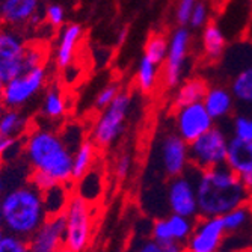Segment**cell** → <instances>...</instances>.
Returning a JSON list of instances; mask_svg holds the SVG:
<instances>
[{"instance_id": "49", "label": "cell", "mask_w": 252, "mask_h": 252, "mask_svg": "<svg viewBox=\"0 0 252 252\" xmlns=\"http://www.w3.org/2000/svg\"><path fill=\"white\" fill-rule=\"evenodd\" d=\"M219 252H220V251H219ZM222 252H228V251H222Z\"/></svg>"}, {"instance_id": "1", "label": "cell", "mask_w": 252, "mask_h": 252, "mask_svg": "<svg viewBox=\"0 0 252 252\" xmlns=\"http://www.w3.org/2000/svg\"><path fill=\"white\" fill-rule=\"evenodd\" d=\"M21 142L29 172L49 177L55 185H71L73 150L65 144L58 127L32 124Z\"/></svg>"}, {"instance_id": "28", "label": "cell", "mask_w": 252, "mask_h": 252, "mask_svg": "<svg viewBox=\"0 0 252 252\" xmlns=\"http://www.w3.org/2000/svg\"><path fill=\"white\" fill-rule=\"evenodd\" d=\"M101 189H103L101 175L97 169L93 168L83 177L76 180V193L74 195L93 204L101 195Z\"/></svg>"}, {"instance_id": "18", "label": "cell", "mask_w": 252, "mask_h": 252, "mask_svg": "<svg viewBox=\"0 0 252 252\" xmlns=\"http://www.w3.org/2000/svg\"><path fill=\"white\" fill-rule=\"evenodd\" d=\"M68 112H70V101L68 95L63 93V89L58 83H50L44 89V95L39 107V117L42 124L55 126L62 123Z\"/></svg>"}, {"instance_id": "36", "label": "cell", "mask_w": 252, "mask_h": 252, "mask_svg": "<svg viewBox=\"0 0 252 252\" xmlns=\"http://www.w3.org/2000/svg\"><path fill=\"white\" fill-rule=\"evenodd\" d=\"M209 15H210L209 5L204 3V2H199V0H198L195 8H193V12L190 15L188 26H190L192 29H202L209 23Z\"/></svg>"}, {"instance_id": "17", "label": "cell", "mask_w": 252, "mask_h": 252, "mask_svg": "<svg viewBox=\"0 0 252 252\" xmlns=\"http://www.w3.org/2000/svg\"><path fill=\"white\" fill-rule=\"evenodd\" d=\"M195 219L171 213L166 218L154 220L151 226V239L157 243H165L169 240H177L186 243L193 231Z\"/></svg>"}, {"instance_id": "8", "label": "cell", "mask_w": 252, "mask_h": 252, "mask_svg": "<svg viewBox=\"0 0 252 252\" xmlns=\"http://www.w3.org/2000/svg\"><path fill=\"white\" fill-rule=\"evenodd\" d=\"M192 35L188 26H178L168 38V53L162 63V82L165 88L175 89L185 77Z\"/></svg>"}, {"instance_id": "44", "label": "cell", "mask_w": 252, "mask_h": 252, "mask_svg": "<svg viewBox=\"0 0 252 252\" xmlns=\"http://www.w3.org/2000/svg\"><path fill=\"white\" fill-rule=\"evenodd\" d=\"M59 252H74L73 249H70V248H66V246H63Z\"/></svg>"}, {"instance_id": "26", "label": "cell", "mask_w": 252, "mask_h": 252, "mask_svg": "<svg viewBox=\"0 0 252 252\" xmlns=\"http://www.w3.org/2000/svg\"><path fill=\"white\" fill-rule=\"evenodd\" d=\"M98 148L93 144V141L86 139L73 151V181L83 177L86 172H89L94 168L95 158H97Z\"/></svg>"}, {"instance_id": "16", "label": "cell", "mask_w": 252, "mask_h": 252, "mask_svg": "<svg viewBox=\"0 0 252 252\" xmlns=\"http://www.w3.org/2000/svg\"><path fill=\"white\" fill-rule=\"evenodd\" d=\"M83 38V28L79 23H65L56 31V41L53 49V63L56 70H66L74 62L76 52Z\"/></svg>"}, {"instance_id": "24", "label": "cell", "mask_w": 252, "mask_h": 252, "mask_svg": "<svg viewBox=\"0 0 252 252\" xmlns=\"http://www.w3.org/2000/svg\"><path fill=\"white\" fill-rule=\"evenodd\" d=\"M230 91L237 104L252 112V65L243 68L233 77Z\"/></svg>"}, {"instance_id": "37", "label": "cell", "mask_w": 252, "mask_h": 252, "mask_svg": "<svg viewBox=\"0 0 252 252\" xmlns=\"http://www.w3.org/2000/svg\"><path fill=\"white\" fill-rule=\"evenodd\" d=\"M198 0H178L175 8V21L178 26H188Z\"/></svg>"}, {"instance_id": "22", "label": "cell", "mask_w": 252, "mask_h": 252, "mask_svg": "<svg viewBox=\"0 0 252 252\" xmlns=\"http://www.w3.org/2000/svg\"><path fill=\"white\" fill-rule=\"evenodd\" d=\"M225 33L216 23H207L201 33V52L207 61H218L225 52Z\"/></svg>"}, {"instance_id": "3", "label": "cell", "mask_w": 252, "mask_h": 252, "mask_svg": "<svg viewBox=\"0 0 252 252\" xmlns=\"http://www.w3.org/2000/svg\"><path fill=\"white\" fill-rule=\"evenodd\" d=\"M45 219L42 192L29 180L0 195V223L6 233L29 239Z\"/></svg>"}, {"instance_id": "42", "label": "cell", "mask_w": 252, "mask_h": 252, "mask_svg": "<svg viewBox=\"0 0 252 252\" xmlns=\"http://www.w3.org/2000/svg\"><path fill=\"white\" fill-rule=\"evenodd\" d=\"M6 234V231H5V228L2 226V223H0V242H2V239H3V236Z\"/></svg>"}, {"instance_id": "12", "label": "cell", "mask_w": 252, "mask_h": 252, "mask_svg": "<svg viewBox=\"0 0 252 252\" xmlns=\"http://www.w3.org/2000/svg\"><path fill=\"white\" fill-rule=\"evenodd\" d=\"M166 201L171 213L190 219L198 218L195 181L188 172L169 178V185L166 188Z\"/></svg>"}, {"instance_id": "40", "label": "cell", "mask_w": 252, "mask_h": 252, "mask_svg": "<svg viewBox=\"0 0 252 252\" xmlns=\"http://www.w3.org/2000/svg\"><path fill=\"white\" fill-rule=\"evenodd\" d=\"M162 246V252H186L185 243L177 242V240H169L165 243H160Z\"/></svg>"}, {"instance_id": "2", "label": "cell", "mask_w": 252, "mask_h": 252, "mask_svg": "<svg viewBox=\"0 0 252 252\" xmlns=\"http://www.w3.org/2000/svg\"><path fill=\"white\" fill-rule=\"evenodd\" d=\"M195 190L199 218H222L249 201L240 177L226 165L198 171Z\"/></svg>"}, {"instance_id": "34", "label": "cell", "mask_w": 252, "mask_h": 252, "mask_svg": "<svg viewBox=\"0 0 252 252\" xmlns=\"http://www.w3.org/2000/svg\"><path fill=\"white\" fill-rule=\"evenodd\" d=\"M121 86L118 83H109L106 85L100 93L95 95V100H94V109L95 110H103L106 109L113 100H115V97L121 93Z\"/></svg>"}, {"instance_id": "20", "label": "cell", "mask_w": 252, "mask_h": 252, "mask_svg": "<svg viewBox=\"0 0 252 252\" xmlns=\"http://www.w3.org/2000/svg\"><path fill=\"white\" fill-rule=\"evenodd\" d=\"M225 165L239 177L252 171V141L231 137L228 141Z\"/></svg>"}, {"instance_id": "25", "label": "cell", "mask_w": 252, "mask_h": 252, "mask_svg": "<svg viewBox=\"0 0 252 252\" xmlns=\"http://www.w3.org/2000/svg\"><path fill=\"white\" fill-rule=\"evenodd\" d=\"M160 79H162V66L150 61L147 56H142L136 70V88L144 94H150L156 89Z\"/></svg>"}, {"instance_id": "14", "label": "cell", "mask_w": 252, "mask_h": 252, "mask_svg": "<svg viewBox=\"0 0 252 252\" xmlns=\"http://www.w3.org/2000/svg\"><path fill=\"white\" fill-rule=\"evenodd\" d=\"M225 236L222 218H199L185 243L186 252H219Z\"/></svg>"}, {"instance_id": "43", "label": "cell", "mask_w": 252, "mask_h": 252, "mask_svg": "<svg viewBox=\"0 0 252 252\" xmlns=\"http://www.w3.org/2000/svg\"><path fill=\"white\" fill-rule=\"evenodd\" d=\"M3 86H5V80L0 77V97H2V91H3Z\"/></svg>"}, {"instance_id": "46", "label": "cell", "mask_w": 252, "mask_h": 252, "mask_svg": "<svg viewBox=\"0 0 252 252\" xmlns=\"http://www.w3.org/2000/svg\"><path fill=\"white\" fill-rule=\"evenodd\" d=\"M248 204H249V207H251V210H252V195L249 196V201H248Z\"/></svg>"}, {"instance_id": "29", "label": "cell", "mask_w": 252, "mask_h": 252, "mask_svg": "<svg viewBox=\"0 0 252 252\" xmlns=\"http://www.w3.org/2000/svg\"><path fill=\"white\" fill-rule=\"evenodd\" d=\"M222 222L226 234H236L248 230L252 225V210L249 207V204L246 202L243 205H239V207L223 215Z\"/></svg>"}, {"instance_id": "21", "label": "cell", "mask_w": 252, "mask_h": 252, "mask_svg": "<svg viewBox=\"0 0 252 252\" xmlns=\"http://www.w3.org/2000/svg\"><path fill=\"white\" fill-rule=\"evenodd\" d=\"M32 127L25 109H5L0 115V134L9 139H23Z\"/></svg>"}, {"instance_id": "51", "label": "cell", "mask_w": 252, "mask_h": 252, "mask_svg": "<svg viewBox=\"0 0 252 252\" xmlns=\"http://www.w3.org/2000/svg\"><path fill=\"white\" fill-rule=\"evenodd\" d=\"M0 2H2V0H0Z\"/></svg>"}, {"instance_id": "41", "label": "cell", "mask_w": 252, "mask_h": 252, "mask_svg": "<svg viewBox=\"0 0 252 252\" xmlns=\"http://www.w3.org/2000/svg\"><path fill=\"white\" fill-rule=\"evenodd\" d=\"M240 181H242V185L245 188V190L249 193V196L252 195V171L248 172V174H243L240 175Z\"/></svg>"}, {"instance_id": "31", "label": "cell", "mask_w": 252, "mask_h": 252, "mask_svg": "<svg viewBox=\"0 0 252 252\" xmlns=\"http://www.w3.org/2000/svg\"><path fill=\"white\" fill-rule=\"evenodd\" d=\"M47 61H49L47 47L39 42L29 41L28 47H26V53H25V68L26 70L36 68L41 65H47Z\"/></svg>"}, {"instance_id": "38", "label": "cell", "mask_w": 252, "mask_h": 252, "mask_svg": "<svg viewBox=\"0 0 252 252\" xmlns=\"http://www.w3.org/2000/svg\"><path fill=\"white\" fill-rule=\"evenodd\" d=\"M131 165H133V162H131V156L130 154L120 156L118 160H117V163H115V175H117V178L118 180L127 178V175L131 171Z\"/></svg>"}, {"instance_id": "19", "label": "cell", "mask_w": 252, "mask_h": 252, "mask_svg": "<svg viewBox=\"0 0 252 252\" xmlns=\"http://www.w3.org/2000/svg\"><path fill=\"white\" fill-rule=\"evenodd\" d=\"M202 104L207 109L213 121H220L231 115L236 101L230 89L223 86H212L207 88V93L202 98Z\"/></svg>"}, {"instance_id": "30", "label": "cell", "mask_w": 252, "mask_h": 252, "mask_svg": "<svg viewBox=\"0 0 252 252\" xmlns=\"http://www.w3.org/2000/svg\"><path fill=\"white\" fill-rule=\"evenodd\" d=\"M166 53H168V36L160 32L151 33L145 42L144 56H147L150 61L162 66V63L165 62Z\"/></svg>"}, {"instance_id": "9", "label": "cell", "mask_w": 252, "mask_h": 252, "mask_svg": "<svg viewBox=\"0 0 252 252\" xmlns=\"http://www.w3.org/2000/svg\"><path fill=\"white\" fill-rule=\"evenodd\" d=\"M29 39L18 29L0 26V77L5 82L26 71L25 53Z\"/></svg>"}, {"instance_id": "39", "label": "cell", "mask_w": 252, "mask_h": 252, "mask_svg": "<svg viewBox=\"0 0 252 252\" xmlns=\"http://www.w3.org/2000/svg\"><path fill=\"white\" fill-rule=\"evenodd\" d=\"M134 252H162V246H160V243H157L156 240L148 239V240L141 242Z\"/></svg>"}, {"instance_id": "33", "label": "cell", "mask_w": 252, "mask_h": 252, "mask_svg": "<svg viewBox=\"0 0 252 252\" xmlns=\"http://www.w3.org/2000/svg\"><path fill=\"white\" fill-rule=\"evenodd\" d=\"M233 134L239 139L252 141V112L239 113L233 120Z\"/></svg>"}, {"instance_id": "11", "label": "cell", "mask_w": 252, "mask_h": 252, "mask_svg": "<svg viewBox=\"0 0 252 252\" xmlns=\"http://www.w3.org/2000/svg\"><path fill=\"white\" fill-rule=\"evenodd\" d=\"M213 126L215 121L209 115L202 101L175 109L177 134L188 144L195 141L196 137H199L205 131H209Z\"/></svg>"}, {"instance_id": "23", "label": "cell", "mask_w": 252, "mask_h": 252, "mask_svg": "<svg viewBox=\"0 0 252 252\" xmlns=\"http://www.w3.org/2000/svg\"><path fill=\"white\" fill-rule=\"evenodd\" d=\"M207 83L201 79H189L186 82H181L175 88V94L172 98L174 107L177 109L202 101L205 93H207Z\"/></svg>"}, {"instance_id": "15", "label": "cell", "mask_w": 252, "mask_h": 252, "mask_svg": "<svg viewBox=\"0 0 252 252\" xmlns=\"http://www.w3.org/2000/svg\"><path fill=\"white\" fill-rule=\"evenodd\" d=\"M31 252H59L65 246V216H47L42 225L28 239Z\"/></svg>"}, {"instance_id": "10", "label": "cell", "mask_w": 252, "mask_h": 252, "mask_svg": "<svg viewBox=\"0 0 252 252\" xmlns=\"http://www.w3.org/2000/svg\"><path fill=\"white\" fill-rule=\"evenodd\" d=\"M41 0H2L0 17L5 26L28 32L42 23Z\"/></svg>"}, {"instance_id": "6", "label": "cell", "mask_w": 252, "mask_h": 252, "mask_svg": "<svg viewBox=\"0 0 252 252\" xmlns=\"http://www.w3.org/2000/svg\"><path fill=\"white\" fill-rule=\"evenodd\" d=\"M65 216V246L74 252H85L94 231L93 204L74 195L63 212Z\"/></svg>"}, {"instance_id": "32", "label": "cell", "mask_w": 252, "mask_h": 252, "mask_svg": "<svg viewBox=\"0 0 252 252\" xmlns=\"http://www.w3.org/2000/svg\"><path fill=\"white\" fill-rule=\"evenodd\" d=\"M65 20H66V12H65L63 6H61L58 3L47 5L42 11L44 25L53 28L55 31H59L65 25Z\"/></svg>"}, {"instance_id": "4", "label": "cell", "mask_w": 252, "mask_h": 252, "mask_svg": "<svg viewBox=\"0 0 252 252\" xmlns=\"http://www.w3.org/2000/svg\"><path fill=\"white\" fill-rule=\"evenodd\" d=\"M131 94L121 91L106 109L100 110L89 131V139L98 150L110 148L123 136L131 112Z\"/></svg>"}, {"instance_id": "7", "label": "cell", "mask_w": 252, "mask_h": 252, "mask_svg": "<svg viewBox=\"0 0 252 252\" xmlns=\"http://www.w3.org/2000/svg\"><path fill=\"white\" fill-rule=\"evenodd\" d=\"M228 136L220 127H212L189 144V160L196 171L212 169L225 165Z\"/></svg>"}, {"instance_id": "48", "label": "cell", "mask_w": 252, "mask_h": 252, "mask_svg": "<svg viewBox=\"0 0 252 252\" xmlns=\"http://www.w3.org/2000/svg\"><path fill=\"white\" fill-rule=\"evenodd\" d=\"M0 171H2V163H0Z\"/></svg>"}, {"instance_id": "45", "label": "cell", "mask_w": 252, "mask_h": 252, "mask_svg": "<svg viewBox=\"0 0 252 252\" xmlns=\"http://www.w3.org/2000/svg\"><path fill=\"white\" fill-rule=\"evenodd\" d=\"M5 109H6V107H5V104L2 103V100H0V115H2V112H3Z\"/></svg>"}, {"instance_id": "5", "label": "cell", "mask_w": 252, "mask_h": 252, "mask_svg": "<svg viewBox=\"0 0 252 252\" xmlns=\"http://www.w3.org/2000/svg\"><path fill=\"white\" fill-rule=\"evenodd\" d=\"M49 79L47 65L31 68L5 82L0 100L8 109H25L47 88Z\"/></svg>"}, {"instance_id": "13", "label": "cell", "mask_w": 252, "mask_h": 252, "mask_svg": "<svg viewBox=\"0 0 252 252\" xmlns=\"http://www.w3.org/2000/svg\"><path fill=\"white\" fill-rule=\"evenodd\" d=\"M158 163L168 178L185 174L190 165L189 144L183 141L177 133L165 134L158 145Z\"/></svg>"}, {"instance_id": "27", "label": "cell", "mask_w": 252, "mask_h": 252, "mask_svg": "<svg viewBox=\"0 0 252 252\" xmlns=\"http://www.w3.org/2000/svg\"><path fill=\"white\" fill-rule=\"evenodd\" d=\"M71 196H73L71 185H56L47 190H44L42 199H44V207L45 212H47V216L62 215Z\"/></svg>"}, {"instance_id": "35", "label": "cell", "mask_w": 252, "mask_h": 252, "mask_svg": "<svg viewBox=\"0 0 252 252\" xmlns=\"http://www.w3.org/2000/svg\"><path fill=\"white\" fill-rule=\"evenodd\" d=\"M0 252H31L29 240L6 233L0 242Z\"/></svg>"}, {"instance_id": "50", "label": "cell", "mask_w": 252, "mask_h": 252, "mask_svg": "<svg viewBox=\"0 0 252 252\" xmlns=\"http://www.w3.org/2000/svg\"><path fill=\"white\" fill-rule=\"evenodd\" d=\"M117 252H123V251H117Z\"/></svg>"}, {"instance_id": "47", "label": "cell", "mask_w": 252, "mask_h": 252, "mask_svg": "<svg viewBox=\"0 0 252 252\" xmlns=\"http://www.w3.org/2000/svg\"><path fill=\"white\" fill-rule=\"evenodd\" d=\"M3 25V23H2V17H0V26H2Z\"/></svg>"}]
</instances>
